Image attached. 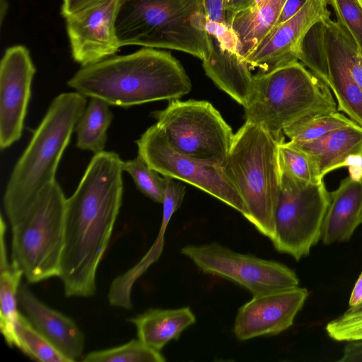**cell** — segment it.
I'll return each instance as SVG.
<instances>
[{
  "label": "cell",
  "instance_id": "6da1fadb",
  "mask_svg": "<svg viewBox=\"0 0 362 362\" xmlns=\"http://www.w3.org/2000/svg\"><path fill=\"white\" fill-rule=\"evenodd\" d=\"M123 160L112 151L94 155L66 202L60 274L66 297H90L122 204Z\"/></svg>",
  "mask_w": 362,
  "mask_h": 362
},
{
  "label": "cell",
  "instance_id": "7a4b0ae2",
  "mask_svg": "<svg viewBox=\"0 0 362 362\" xmlns=\"http://www.w3.org/2000/svg\"><path fill=\"white\" fill-rule=\"evenodd\" d=\"M67 84L86 97L122 107L180 99L192 89L178 60L170 52L148 48L83 66Z\"/></svg>",
  "mask_w": 362,
  "mask_h": 362
},
{
  "label": "cell",
  "instance_id": "3957f363",
  "mask_svg": "<svg viewBox=\"0 0 362 362\" xmlns=\"http://www.w3.org/2000/svg\"><path fill=\"white\" fill-rule=\"evenodd\" d=\"M206 21L203 0H118L115 28L120 47L175 49L204 61Z\"/></svg>",
  "mask_w": 362,
  "mask_h": 362
},
{
  "label": "cell",
  "instance_id": "277c9868",
  "mask_svg": "<svg viewBox=\"0 0 362 362\" xmlns=\"http://www.w3.org/2000/svg\"><path fill=\"white\" fill-rule=\"evenodd\" d=\"M243 107L245 122L279 139L300 119L337 110L329 86L299 61L254 75Z\"/></svg>",
  "mask_w": 362,
  "mask_h": 362
},
{
  "label": "cell",
  "instance_id": "5b68a950",
  "mask_svg": "<svg viewBox=\"0 0 362 362\" xmlns=\"http://www.w3.org/2000/svg\"><path fill=\"white\" fill-rule=\"evenodd\" d=\"M86 98L76 91L53 99L12 170L3 197L5 212L29 204L56 180L59 161L86 107Z\"/></svg>",
  "mask_w": 362,
  "mask_h": 362
},
{
  "label": "cell",
  "instance_id": "8992f818",
  "mask_svg": "<svg viewBox=\"0 0 362 362\" xmlns=\"http://www.w3.org/2000/svg\"><path fill=\"white\" fill-rule=\"evenodd\" d=\"M279 139L261 126L245 122L235 134L221 167L240 196L246 218L263 235L274 236V216L280 191Z\"/></svg>",
  "mask_w": 362,
  "mask_h": 362
},
{
  "label": "cell",
  "instance_id": "52a82bcc",
  "mask_svg": "<svg viewBox=\"0 0 362 362\" xmlns=\"http://www.w3.org/2000/svg\"><path fill=\"white\" fill-rule=\"evenodd\" d=\"M66 202L55 180L29 204L6 213L11 230L12 262L30 283L59 276Z\"/></svg>",
  "mask_w": 362,
  "mask_h": 362
},
{
  "label": "cell",
  "instance_id": "ba28073f",
  "mask_svg": "<svg viewBox=\"0 0 362 362\" xmlns=\"http://www.w3.org/2000/svg\"><path fill=\"white\" fill-rule=\"evenodd\" d=\"M151 115L175 151L206 164L223 166L235 134L211 103L172 100L165 109Z\"/></svg>",
  "mask_w": 362,
  "mask_h": 362
},
{
  "label": "cell",
  "instance_id": "9c48e42d",
  "mask_svg": "<svg viewBox=\"0 0 362 362\" xmlns=\"http://www.w3.org/2000/svg\"><path fill=\"white\" fill-rule=\"evenodd\" d=\"M357 46L349 33L330 18L317 23L300 45L298 59L332 90L337 110L362 127V89L349 71Z\"/></svg>",
  "mask_w": 362,
  "mask_h": 362
},
{
  "label": "cell",
  "instance_id": "30bf717a",
  "mask_svg": "<svg viewBox=\"0 0 362 362\" xmlns=\"http://www.w3.org/2000/svg\"><path fill=\"white\" fill-rule=\"evenodd\" d=\"M330 202L324 181L300 185L280 176V191L274 216L276 250L299 260L321 239Z\"/></svg>",
  "mask_w": 362,
  "mask_h": 362
},
{
  "label": "cell",
  "instance_id": "8fae6325",
  "mask_svg": "<svg viewBox=\"0 0 362 362\" xmlns=\"http://www.w3.org/2000/svg\"><path fill=\"white\" fill-rule=\"evenodd\" d=\"M180 252L203 272L228 279L252 296L299 284L296 274L287 266L241 254L219 243L187 245Z\"/></svg>",
  "mask_w": 362,
  "mask_h": 362
},
{
  "label": "cell",
  "instance_id": "7c38bea8",
  "mask_svg": "<svg viewBox=\"0 0 362 362\" xmlns=\"http://www.w3.org/2000/svg\"><path fill=\"white\" fill-rule=\"evenodd\" d=\"M138 156L164 177L184 181L216 197L247 217V209L221 167L206 164L175 151L155 124L136 141Z\"/></svg>",
  "mask_w": 362,
  "mask_h": 362
},
{
  "label": "cell",
  "instance_id": "4fadbf2b",
  "mask_svg": "<svg viewBox=\"0 0 362 362\" xmlns=\"http://www.w3.org/2000/svg\"><path fill=\"white\" fill-rule=\"evenodd\" d=\"M35 68L23 46L8 48L0 64V147L6 149L18 141L31 95Z\"/></svg>",
  "mask_w": 362,
  "mask_h": 362
},
{
  "label": "cell",
  "instance_id": "5bb4252c",
  "mask_svg": "<svg viewBox=\"0 0 362 362\" xmlns=\"http://www.w3.org/2000/svg\"><path fill=\"white\" fill-rule=\"evenodd\" d=\"M308 296L298 286L257 296L238 310L233 332L238 340L278 334L293 324Z\"/></svg>",
  "mask_w": 362,
  "mask_h": 362
},
{
  "label": "cell",
  "instance_id": "9a60e30c",
  "mask_svg": "<svg viewBox=\"0 0 362 362\" xmlns=\"http://www.w3.org/2000/svg\"><path fill=\"white\" fill-rule=\"evenodd\" d=\"M118 0H104L66 17L71 54L82 66L99 62L120 47L115 28Z\"/></svg>",
  "mask_w": 362,
  "mask_h": 362
},
{
  "label": "cell",
  "instance_id": "2e32d148",
  "mask_svg": "<svg viewBox=\"0 0 362 362\" xmlns=\"http://www.w3.org/2000/svg\"><path fill=\"white\" fill-rule=\"evenodd\" d=\"M329 0H308L290 19L278 26L245 59L250 69L269 72L293 61H298L300 45L309 30L317 23L330 18Z\"/></svg>",
  "mask_w": 362,
  "mask_h": 362
},
{
  "label": "cell",
  "instance_id": "e0dca14e",
  "mask_svg": "<svg viewBox=\"0 0 362 362\" xmlns=\"http://www.w3.org/2000/svg\"><path fill=\"white\" fill-rule=\"evenodd\" d=\"M18 303L32 325L71 362L80 359L85 337L70 317L42 302L26 284H21Z\"/></svg>",
  "mask_w": 362,
  "mask_h": 362
},
{
  "label": "cell",
  "instance_id": "ac0fdd59",
  "mask_svg": "<svg viewBox=\"0 0 362 362\" xmlns=\"http://www.w3.org/2000/svg\"><path fill=\"white\" fill-rule=\"evenodd\" d=\"M350 175L330 192L321 239L325 245L349 240L361 222L362 165L350 168Z\"/></svg>",
  "mask_w": 362,
  "mask_h": 362
},
{
  "label": "cell",
  "instance_id": "d6986e66",
  "mask_svg": "<svg viewBox=\"0 0 362 362\" xmlns=\"http://www.w3.org/2000/svg\"><path fill=\"white\" fill-rule=\"evenodd\" d=\"M292 143L310 157L322 177L338 168L362 165L356 162L362 160L359 124L335 129L312 141Z\"/></svg>",
  "mask_w": 362,
  "mask_h": 362
},
{
  "label": "cell",
  "instance_id": "ffe728a7",
  "mask_svg": "<svg viewBox=\"0 0 362 362\" xmlns=\"http://www.w3.org/2000/svg\"><path fill=\"white\" fill-rule=\"evenodd\" d=\"M208 35L210 52L202 61L206 74L220 89L244 106L253 78L248 64L236 50L221 45L212 35Z\"/></svg>",
  "mask_w": 362,
  "mask_h": 362
},
{
  "label": "cell",
  "instance_id": "44dd1931",
  "mask_svg": "<svg viewBox=\"0 0 362 362\" xmlns=\"http://www.w3.org/2000/svg\"><path fill=\"white\" fill-rule=\"evenodd\" d=\"M137 332L138 339L151 348L160 351L171 340L196 322L189 307L177 309L150 308L129 319Z\"/></svg>",
  "mask_w": 362,
  "mask_h": 362
},
{
  "label": "cell",
  "instance_id": "7402d4cb",
  "mask_svg": "<svg viewBox=\"0 0 362 362\" xmlns=\"http://www.w3.org/2000/svg\"><path fill=\"white\" fill-rule=\"evenodd\" d=\"M286 1L262 0L228 21L237 40L238 53L244 60L271 33Z\"/></svg>",
  "mask_w": 362,
  "mask_h": 362
},
{
  "label": "cell",
  "instance_id": "603a6c76",
  "mask_svg": "<svg viewBox=\"0 0 362 362\" xmlns=\"http://www.w3.org/2000/svg\"><path fill=\"white\" fill-rule=\"evenodd\" d=\"M6 225L1 216L0 225V328L2 335L9 346L15 343V325L18 315L17 310L18 291L23 271L7 259L5 235Z\"/></svg>",
  "mask_w": 362,
  "mask_h": 362
},
{
  "label": "cell",
  "instance_id": "cb8c5ba5",
  "mask_svg": "<svg viewBox=\"0 0 362 362\" xmlns=\"http://www.w3.org/2000/svg\"><path fill=\"white\" fill-rule=\"evenodd\" d=\"M90 98L74 131L77 148L95 155L104 151L113 115L107 102L98 98Z\"/></svg>",
  "mask_w": 362,
  "mask_h": 362
},
{
  "label": "cell",
  "instance_id": "d4e9b609",
  "mask_svg": "<svg viewBox=\"0 0 362 362\" xmlns=\"http://www.w3.org/2000/svg\"><path fill=\"white\" fill-rule=\"evenodd\" d=\"M277 158L280 176L300 185L323 181L310 157L290 141L279 143Z\"/></svg>",
  "mask_w": 362,
  "mask_h": 362
},
{
  "label": "cell",
  "instance_id": "484cf974",
  "mask_svg": "<svg viewBox=\"0 0 362 362\" xmlns=\"http://www.w3.org/2000/svg\"><path fill=\"white\" fill-rule=\"evenodd\" d=\"M14 346L30 358L41 362H71L19 312L15 325Z\"/></svg>",
  "mask_w": 362,
  "mask_h": 362
},
{
  "label": "cell",
  "instance_id": "4316f807",
  "mask_svg": "<svg viewBox=\"0 0 362 362\" xmlns=\"http://www.w3.org/2000/svg\"><path fill=\"white\" fill-rule=\"evenodd\" d=\"M356 124L350 117L337 110L300 119L285 128L283 133L292 142H308L335 129Z\"/></svg>",
  "mask_w": 362,
  "mask_h": 362
},
{
  "label": "cell",
  "instance_id": "83f0119b",
  "mask_svg": "<svg viewBox=\"0 0 362 362\" xmlns=\"http://www.w3.org/2000/svg\"><path fill=\"white\" fill-rule=\"evenodd\" d=\"M83 362H164L160 351L147 346L139 339L107 349L91 351L82 359Z\"/></svg>",
  "mask_w": 362,
  "mask_h": 362
},
{
  "label": "cell",
  "instance_id": "f1b7e54d",
  "mask_svg": "<svg viewBox=\"0 0 362 362\" xmlns=\"http://www.w3.org/2000/svg\"><path fill=\"white\" fill-rule=\"evenodd\" d=\"M123 171L134 180L137 189L146 197L158 203H163L164 196V177L151 168L139 156L123 162Z\"/></svg>",
  "mask_w": 362,
  "mask_h": 362
},
{
  "label": "cell",
  "instance_id": "f546056e",
  "mask_svg": "<svg viewBox=\"0 0 362 362\" xmlns=\"http://www.w3.org/2000/svg\"><path fill=\"white\" fill-rule=\"evenodd\" d=\"M337 22L351 35L362 53V7L357 0H329Z\"/></svg>",
  "mask_w": 362,
  "mask_h": 362
},
{
  "label": "cell",
  "instance_id": "4dcf8cb0",
  "mask_svg": "<svg viewBox=\"0 0 362 362\" xmlns=\"http://www.w3.org/2000/svg\"><path fill=\"white\" fill-rule=\"evenodd\" d=\"M328 336L338 341L362 339V313L346 314L327 323L325 327Z\"/></svg>",
  "mask_w": 362,
  "mask_h": 362
},
{
  "label": "cell",
  "instance_id": "1f68e13d",
  "mask_svg": "<svg viewBox=\"0 0 362 362\" xmlns=\"http://www.w3.org/2000/svg\"><path fill=\"white\" fill-rule=\"evenodd\" d=\"M164 177L163 217L160 233L164 234L173 214L180 207L185 193V187L170 177Z\"/></svg>",
  "mask_w": 362,
  "mask_h": 362
},
{
  "label": "cell",
  "instance_id": "d6a6232c",
  "mask_svg": "<svg viewBox=\"0 0 362 362\" xmlns=\"http://www.w3.org/2000/svg\"><path fill=\"white\" fill-rule=\"evenodd\" d=\"M207 21L228 27L225 0H203Z\"/></svg>",
  "mask_w": 362,
  "mask_h": 362
},
{
  "label": "cell",
  "instance_id": "836d02e7",
  "mask_svg": "<svg viewBox=\"0 0 362 362\" xmlns=\"http://www.w3.org/2000/svg\"><path fill=\"white\" fill-rule=\"evenodd\" d=\"M307 1L308 0H286L272 30L265 40L268 38V37L273 33V31L278 26L286 22L291 17H293L296 13H297Z\"/></svg>",
  "mask_w": 362,
  "mask_h": 362
},
{
  "label": "cell",
  "instance_id": "e575fe53",
  "mask_svg": "<svg viewBox=\"0 0 362 362\" xmlns=\"http://www.w3.org/2000/svg\"><path fill=\"white\" fill-rule=\"evenodd\" d=\"M104 0H64L62 13L66 18L93 6Z\"/></svg>",
  "mask_w": 362,
  "mask_h": 362
},
{
  "label": "cell",
  "instance_id": "d590c367",
  "mask_svg": "<svg viewBox=\"0 0 362 362\" xmlns=\"http://www.w3.org/2000/svg\"><path fill=\"white\" fill-rule=\"evenodd\" d=\"M339 362H362V339L351 341L344 349Z\"/></svg>",
  "mask_w": 362,
  "mask_h": 362
},
{
  "label": "cell",
  "instance_id": "8d00e7d4",
  "mask_svg": "<svg viewBox=\"0 0 362 362\" xmlns=\"http://www.w3.org/2000/svg\"><path fill=\"white\" fill-rule=\"evenodd\" d=\"M349 71L356 83L362 89V53L358 48L351 55Z\"/></svg>",
  "mask_w": 362,
  "mask_h": 362
},
{
  "label": "cell",
  "instance_id": "74e56055",
  "mask_svg": "<svg viewBox=\"0 0 362 362\" xmlns=\"http://www.w3.org/2000/svg\"><path fill=\"white\" fill-rule=\"evenodd\" d=\"M253 0H225V7L228 21L235 14L249 8Z\"/></svg>",
  "mask_w": 362,
  "mask_h": 362
},
{
  "label": "cell",
  "instance_id": "f35d334b",
  "mask_svg": "<svg viewBox=\"0 0 362 362\" xmlns=\"http://www.w3.org/2000/svg\"><path fill=\"white\" fill-rule=\"evenodd\" d=\"M362 301V272L357 279L349 301V308L359 304Z\"/></svg>",
  "mask_w": 362,
  "mask_h": 362
},
{
  "label": "cell",
  "instance_id": "ab89813d",
  "mask_svg": "<svg viewBox=\"0 0 362 362\" xmlns=\"http://www.w3.org/2000/svg\"><path fill=\"white\" fill-rule=\"evenodd\" d=\"M344 313L351 315L362 313V301L356 306L350 307Z\"/></svg>",
  "mask_w": 362,
  "mask_h": 362
},
{
  "label": "cell",
  "instance_id": "60d3db41",
  "mask_svg": "<svg viewBox=\"0 0 362 362\" xmlns=\"http://www.w3.org/2000/svg\"><path fill=\"white\" fill-rule=\"evenodd\" d=\"M6 8H7L6 1L1 0V9L0 10H1V23L3 21L4 14L6 12Z\"/></svg>",
  "mask_w": 362,
  "mask_h": 362
},
{
  "label": "cell",
  "instance_id": "b9f144b4",
  "mask_svg": "<svg viewBox=\"0 0 362 362\" xmlns=\"http://www.w3.org/2000/svg\"><path fill=\"white\" fill-rule=\"evenodd\" d=\"M361 6L362 7V0H357Z\"/></svg>",
  "mask_w": 362,
  "mask_h": 362
},
{
  "label": "cell",
  "instance_id": "7bdbcfd3",
  "mask_svg": "<svg viewBox=\"0 0 362 362\" xmlns=\"http://www.w3.org/2000/svg\"><path fill=\"white\" fill-rule=\"evenodd\" d=\"M361 222L362 223V213H361Z\"/></svg>",
  "mask_w": 362,
  "mask_h": 362
}]
</instances>
